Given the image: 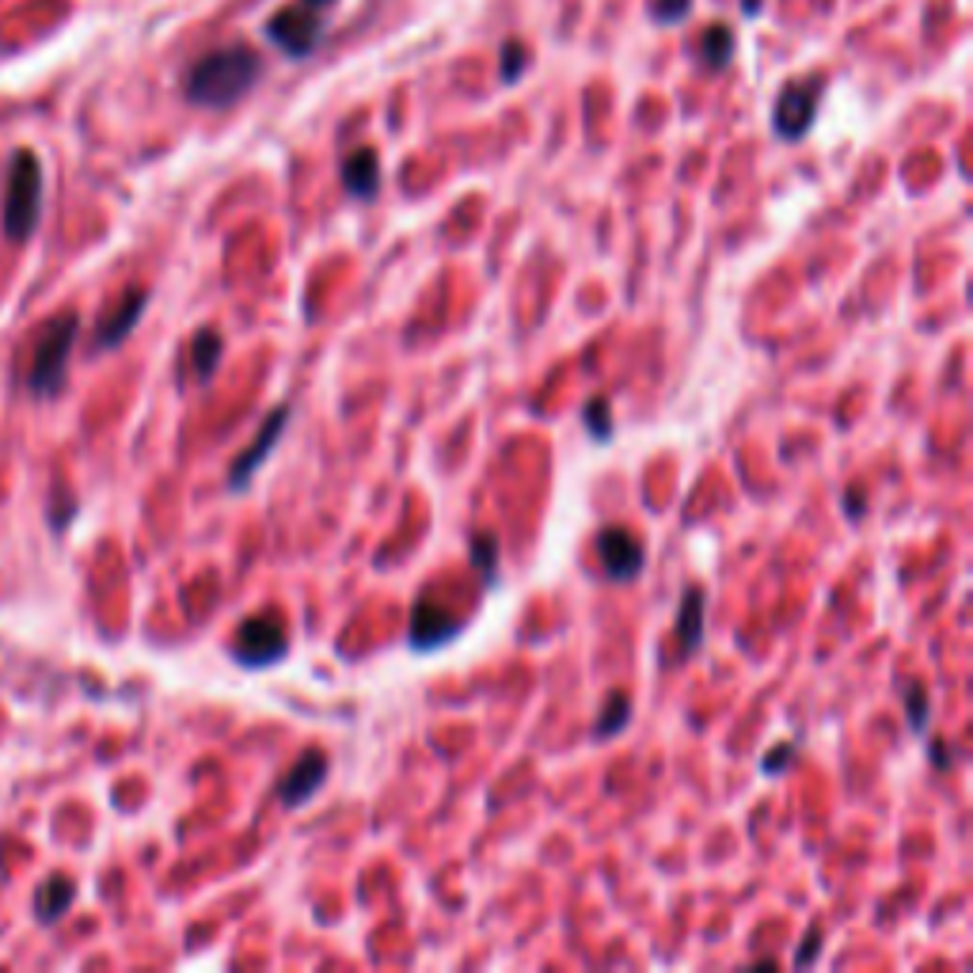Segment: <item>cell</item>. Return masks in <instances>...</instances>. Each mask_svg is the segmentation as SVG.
Listing matches in <instances>:
<instances>
[{
  "instance_id": "obj_1",
  "label": "cell",
  "mask_w": 973,
  "mask_h": 973,
  "mask_svg": "<svg viewBox=\"0 0 973 973\" xmlns=\"http://www.w3.org/2000/svg\"><path fill=\"white\" fill-rule=\"evenodd\" d=\"M262 58L251 46H225L213 50L206 58H198L195 66L183 77V95L195 107L225 110L233 103H241L247 92H255V84L262 81Z\"/></svg>"
},
{
  "instance_id": "obj_2",
  "label": "cell",
  "mask_w": 973,
  "mask_h": 973,
  "mask_svg": "<svg viewBox=\"0 0 973 973\" xmlns=\"http://www.w3.org/2000/svg\"><path fill=\"white\" fill-rule=\"evenodd\" d=\"M38 218H43V167L35 153H15L4 187V236L12 244L31 241Z\"/></svg>"
},
{
  "instance_id": "obj_3",
  "label": "cell",
  "mask_w": 973,
  "mask_h": 973,
  "mask_svg": "<svg viewBox=\"0 0 973 973\" xmlns=\"http://www.w3.org/2000/svg\"><path fill=\"white\" fill-rule=\"evenodd\" d=\"M77 331H81V316L77 313L54 316V320L38 331L35 357H31V373H27V385L35 396H54L61 385H66V370H69V354H73Z\"/></svg>"
},
{
  "instance_id": "obj_4",
  "label": "cell",
  "mask_w": 973,
  "mask_h": 973,
  "mask_svg": "<svg viewBox=\"0 0 973 973\" xmlns=\"http://www.w3.org/2000/svg\"><path fill=\"white\" fill-rule=\"evenodd\" d=\"M233 654L236 661L247 669H262V666H274L290 654V635H285V624L274 617V612H259V617L244 620L236 628V640H233Z\"/></svg>"
},
{
  "instance_id": "obj_5",
  "label": "cell",
  "mask_w": 973,
  "mask_h": 973,
  "mask_svg": "<svg viewBox=\"0 0 973 973\" xmlns=\"http://www.w3.org/2000/svg\"><path fill=\"white\" fill-rule=\"evenodd\" d=\"M267 38L293 61H305L324 43V15L305 4L282 8L267 20Z\"/></svg>"
},
{
  "instance_id": "obj_6",
  "label": "cell",
  "mask_w": 973,
  "mask_h": 973,
  "mask_svg": "<svg viewBox=\"0 0 973 973\" xmlns=\"http://www.w3.org/2000/svg\"><path fill=\"white\" fill-rule=\"evenodd\" d=\"M818 95H821V77H810V81L787 84L776 99V110H772V126L784 141H799L810 133L813 115H818Z\"/></svg>"
},
{
  "instance_id": "obj_7",
  "label": "cell",
  "mask_w": 973,
  "mask_h": 973,
  "mask_svg": "<svg viewBox=\"0 0 973 973\" xmlns=\"http://www.w3.org/2000/svg\"><path fill=\"white\" fill-rule=\"evenodd\" d=\"M327 772H331V764H327L324 749H308V753H301L297 764H293V769L278 779V787H274L278 802H282L285 810L305 807V802L327 784Z\"/></svg>"
},
{
  "instance_id": "obj_8",
  "label": "cell",
  "mask_w": 973,
  "mask_h": 973,
  "mask_svg": "<svg viewBox=\"0 0 973 973\" xmlns=\"http://www.w3.org/2000/svg\"><path fill=\"white\" fill-rule=\"evenodd\" d=\"M285 426H290V403L274 407V411L267 414V422L259 426V434H255V442L247 445V449H241V457L233 460V472H228V486H233V491H241V486L251 480L262 465H267V457L274 453V445L282 442Z\"/></svg>"
},
{
  "instance_id": "obj_9",
  "label": "cell",
  "mask_w": 973,
  "mask_h": 973,
  "mask_svg": "<svg viewBox=\"0 0 973 973\" xmlns=\"http://www.w3.org/2000/svg\"><path fill=\"white\" fill-rule=\"evenodd\" d=\"M597 555H601V567L612 582H628L643 571L647 555H643V544L620 525H609V529L597 532Z\"/></svg>"
},
{
  "instance_id": "obj_10",
  "label": "cell",
  "mask_w": 973,
  "mask_h": 973,
  "mask_svg": "<svg viewBox=\"0 0 973 973\" xmlns=\"http://www.w3.org/2000/svg\"><path fill=\"white\" fill-rule=\"evenodd\" d=\"M145 305H149V293L145 290H130L122 301H118L115 308H110L107 316L99 320V327H95V350H115L126 342V335L138 327V320L145 316Z\"/></svg>"
},
{
  "instance_id": "obj_11",
  "label": "cell",
  "mask_w": 973,
  "mask_h": 973,
  "mask_svg": "<svg viewBox=\"0 0 973 973\" xmlns=\"http://www.w3.org/2000/svg\"><path fill=\"white\" fill-rule=\"evenodd\" d=\"M342 175V190H347L350 198H377L380 190V156L377 149H354V153L342 161L339 167Z\"/></svg>"
},
{
  "instance_id": "obj_12",
  "label": "cell",
  "mask_w": 973,
  "mask_h": 973,
  "mask_svg": "<svg viewBox=\"0 0 973 973\" xmlns=\"http://www.w3.org/2000/svg\"><path fill=\"white\" fill-rule=\"evenodd\" d=\"M707 594L700 586H689L681 594V609H677V643H681V658L700 650L704 643V624H707Z\"/></svg>"
},
{
  "instance_id": "obj_13",
  "label": "cell",
  "mask_w": 973,
  "mask_h": 973,
  "mask_svg": "<svg viewBox=\"0 0 973 973\" xmlns=\"http://www.w3.org/2000/svg\"><path fill=\"white\" fill-rule=\"evenodd\" d=\"M457 635V620L449 612H437L430 605H419L411 617V647L414 650H434L442 643H449Z\"/></svg>"
},
{
  "instance_id": "obj_14",
  "label": "cell",
  "mask_w": 973,
  "mask_h": 973,
  "mask_svg": "<svg viewBox=\"0 0 973 973\" xmlns=\"http://www.w3.org/2000/svg\"><path fill=\"white\" fill-rule=\"evenodd\" d=\"M221 354H225V339H221L213 327H202V331L190 339V373H195L198 385H210L221 365Z\"/></svg>"
},
{
  "instance_id": "obj_15",
  "label": "cell",
  "mask_w": 973,
  "mask_h": 973,
  "mask_svg": "<svg viewBox=\"0 0 973 973\" xmlns=\"http://www.w3.org/2000/svg\"><path fill=\"white\" fill-rule=\"evenodd\" d=\"M73 898H77V887H73V882L61 879V875H54V879H50V882H43V887H38V893H35V913H38V921L54 924L61 913H66L69 905H73Z\"/></svg>"
},
{
  "instance_id": "obj_16",
  "label": "cell",
  "mask_w": 973,
  "mask_h": 973,
  "mask_svg": "<svg viewBox=\"0 0 973 973\" xmlns=\"http://www.w3.org/2000/svg\"><path fill=\"white\" fill-rule=\"evenodd\" d=\"M730 58H734V35H730V27H723V23L707 27L704 38H700V61H704L707 73H719V69H727Z\"/></svg>"
},
{
  "instance_id": "obj_17",
  "label": "cell",
  "mask_w": 973,
  "mask_h": 973,
  "mask_svg": "<svg viewBox=\"0 0 973 973\" xmlns=\"http://www.w3.org/2000/svg\"><path fill=\"white\" fill-rule=\"evenodd\" d=\"M628 719H632V700H628L624 692H612V696L605 700V707H601V715H597V723H594L597 738H605V734H620V730L628 727Z\"/></svg>"
},
{
  "instance_id": "obj_18",
  "label": "cell",
  "mask_w": 973,
  "mask_h": 973,
  "mask_svg": "<svg viewBox=\"0 0 973 973\" xmlns=\"http://www.w3.org/2000/svg\"><path fill=\"white\" fill-rule=\"evenodd\" d=\"M582 422H586V430H589V437H594V442H609V437H612V407H609V400H605V396H594V400L582 407Z\"/></svg>"
},
{
  "instance_id": "obj_19",
  "label": "cell",
  "mask_w": 973,
  "mask_h": 973,
  "mask_svg": "<svg viewBox=\"0 0 973 973\" xmlns=\"http://www.w3.org/2000/svg\"><path fill=\"white\" fill-rule=\"evenodd\" d=\"M472 563L480 571V578L486 586L499 582V540L494 537H472Z\"/></svg>"
},
{
  "instance_id": "obj_20",
  "label": "cell",
  "mask_w": 973,
  "mask_h": 973,
  "mask_svg": "<svg viewBox=\"0 0 973 973\" xmlns=\"http://www.w3.org/2000/svg\"><path fill=\"white\" fill-rule=\"evenodd\" d=\"M905 719H908V730H913V734L928 730L931 704H928V692H924L921 681H913V684H908V692H905Z\"/></svg>"
},
{
  "instance_id": "obj_21",
  "label": "cell",
  "mask_w": 973,
  "mask_h": 973,
  "mask_svg": "<svg viewBox=\"0 0 973 973\" xmlns=\"http://www.w3.org/2000/svg\"><path fill=\"white\" fill-rule=\"evenodd\" d=\"M525 58H529V54H525V43H517V38H509L506 46H502V81H517V73H521L525 69Z\"/></svg>"
},
{
  "instance_id": "obj_22",
  "label": "cell",
  "mask_w": 973,
  "mask_h": 973,
  "mask_svg": "<svg viewBox=\"0 0 973 973\" xmlns=\"http://www.w3.org/2000/svg\"><path fill=\"white\" fill-rule=\"evenodd\" d=\"M654 20L658 23H677L692 12V0H654Z\"/></svg>"
},
{
  "instance_id": "obj_23",
  "label": "cell",
  "mask_w": 973,
  "mask_h": 973,
  "mask_svg": "<svg viewBox=\"0 0 973 973\" xmlns=\"http://www.w3.org/2000/svg\"><path fill=\"white\" fill-rule=\"evenodd\" d=\"M792 757H795V746H792V741H787V746H776L769 757H764L761 769L769 772V776H779V772H784L787 764H792Z\"/></svg>"
},
{
  "instance_id": "obj_24",
  "label": "cell",
  "mask_w": 973,
  "mask_h": 973,
  "mask_svg": "<svg viewBox=\"0 0 973 973\" xmlns=\"http://www.w3.org/2000/svg\"><path fill=\"white\" fill-rule=\"evenodd\" d=\"M818 951H821V931H818V928H810V931H807V943H802L799 959H795V966H810V962L818 959Z\"/></svg>"
},
{
  "instance_id": "obj_25",
  "label": "cell",
  "mask_w": 973,
  "mask_h": 973,
  "mask_svg": "<svg viewBox=\"0 0 973 973\" xmlns=\"http://www.w3.org/2000/svg\"><path fill=\"white\" fill-rule=\"evenodd\" d=\"M844 509H848L852 517H864L867 499H864V494H859V491H856V494H844Z\"/></svg>"
},
{
  "instance_id": "obj_26",
  "label": "cell",
  "mask_w": 973,
  "mask_h": 973,
  "mask_svg": "<svg viewBox=\"0 0 973 973\" xmlns=\"http://www.w3.org/2000/svg\"><path fill=\"white\" fill-rule=\"evenodd\" d=\"M931 757H936L939 769H951V761H947V757H951V749H947V746H931Z\"/></svg>"
},
{
  "instance_id": "obj_27",
  "label": "cell",
  "mask_w": 973,
  "mask_h": 973,
  "mask_svg": "<svg viewBox=\"0 0 973 973\" xmlns=\"http://www.w3.org/2000/svg\"><path fill=\"white\" fill-rule=\"evenodd\" d=\"M305 8H313V12H324V8H331L335 0H301Z\"/></svg>"
}]
</instances>
